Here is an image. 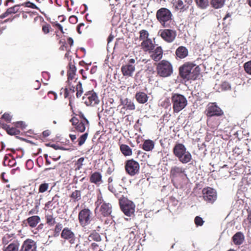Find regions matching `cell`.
<instances>
[{"label": "cell", "instance_id": "obj_1", "mask_svg": "<svg viewBox=\"0 0 251 251\" xmlns=\"http://www.w3.org/2000/svg\"><path fill=\"white\" fill-rule=\"evenodd\" d=\"M200 73V69L198 66L192 63H186L179 69L180 76L186 81L196 79Z\"/></svg>", "mask_w": 251, "mask_h": 251}, {"label": "cell", "instance_id": "obj_2", "mask_svg": "<svg viewBox=\"0 0 251 251\" xmlns=\"http://www.w3.org/2000/svg\"><path fill=\"white\" fill-rule=\"evenodd\" d=\"M157 74L162 77H169L172 74V65L168 61L163 60L159 63L156 67Z\"/></svg>", "mask_w": 251, "mask_h": 251}, {"label": "cell", "instance_id": "obj_3", "mask_svg": "<svg viewBox=\"0 0 251 251\" xmlns=\"http://www.w3.org/2000/svg\"><path fill=\"white\" fill-rule=\"evenodd\" d=\"M120 208L126 215L130 216L134 214L135 206L133 202L127 198H121L119 200Z\"/></svg>", "mask_w": 251, "mask_h": 251}, {"label": "cell", "instance_id": "obj_4", "mask_svg": "<svg viewBox=\"0 0 251 251\" xmlns=\"http://www.w3.org/2000/svg\"><path fill=\"white\" fill-rule=\"evenodd\" d=\"M173 108L175 112H178L184 109L187 105V101L185 97L180 94H175L172 97Z\"/></svg>", "mask_w": 251, "mask_h": 251}, {"label": "cell", "instance_id": "obj_5", "mask_svg": "<svg viewBox=\"0 0 251 251\" xmlns=\"http://www.w3.org/2000/svg\"><path fill=\"white\" fill-rule=\"evenodd\" d=\"M156 17L162 24H164L171 19L172 14L168 9L163 8L157 12Z\"/></svg>", "mask_w": 251, "mask_h": 251}, {"label": "cell", "instance_id": "obj_6", "mask_svg": "<svg viewBox=\"0 0 251 251\" xmlns=\"http://www.w3.org/2000/svg\"><path fill=\"white\" fill-rule=\"evenodd\" d=\"M203 196L206 202L214 203L217 198V193L214 189L206 188L203 189Z\"/></svg>", "mask_w": 251, "mask_h": 251}, {"label": "cell", "instance_id": "obj_7", "mask_svg": "<svg viewBox=\"0 0 251 251\" xmlns=\"http://www.w3.org/2000/svg\"><path fill=\"white\" fill-rule=\"evenodd\" d=\"M125 169L129 175L131 176H134L138 172L139 169V165L138 163L134 160H129L127 162Z\"/></svg>", "mask_w": 251, "mask_h": 251}, {"label": "cell", "instance_id": "obj_8", "mask_svg": "<svg viewBox=\"0 0 251 251\" xmlns=\"http://www.w3.org/2000/svg\"><path fill=\"white\" fill-rule=\"evenodd\" d=\"M91 212L89 210L86 209L81 211L79 215V223L82 226H85L88 224L91 221Z\"/></svg>", "mask_w": 251, "mask_h": 251}, {"label": "cell", "instance_id": "obj_9", "mask_svg": "<svg viewBox=\"0 0 251 251\" xmlns=\"http://www.w3.org/2000/svg\"><path fill=\"white\" fill-rule=\"evenodd\" d=\"M176 35V32L171 30H165L163 31L160 34V36L163 39L169 43L174 40Z\"/></svg>", "mask_w": 251, "mask_h": 251}, {"label": "cell", "instance_id": "obj_10", "mask_svg": "<svg viewBox=\"0 0 251 251\" xmlns=\"http://www.w3.org/2000/svg\"><path fill=\"white\" fill-rule=\"evenodd\" d=\"M36 243L32 240H27L23 243L20 251H36Z\"/></svg>", "mask_w": 251, "mask_h": 251}, {"label": "cell", "instance_id": "obj_11", "mask_svg": "<svg viewBox=\"0 0 251 251\" xmlns=\"http://www.w3.org/2000/svg\"><path fill=\"white\" fill-rule=\"evenodd\" d=\"M222 111L215 105H213L208 108L207 114L208 116H220L223 114Z\"/></svg>", "mask_w": 251, "mask_h": 251}, {"label": "cell", "instance_id": "obj_12", "mask_svg": "<svg viewBox=\"0 0 251 251\" xmlns=\"http://www.w3.org/2000/svg\"><path fill=\"white\" fill-rule=\"evenodd\" d=\"M186 152V148L184 145L178 144L176 145L174 149V153L175 155L179 159L184 155Z\"/></svg>", "mask_w": 251, "mask_h": 251}, {"label": "cell", "instance_id": "obj_13", "mask_svg": "<svg viewBox=\"0 0 251 251\" xmlns=\"http://www.w3.org/2000/svg\"><path fill=\"white\" fill-rule=\"evenodd\" d=\"M163 51L161 47H157L154 50L151 55V57L155 61L160 60L163 56Z\"/></svg>", "mask_w": 251, "mask_h": 251}, {"label": "cell", "instance_id": "obj_14", "mask_svg": "<svg viewBox=\"0 0 251 251\" xmlns=\"http://www.w3.org/2000/svg\"><path fill=\"white\" fill-rule=\"evenodd\" d=\"M142 49L145 52L152 51L154 49V45L153 44L152 41L149 39H147L143 41L141 44Z\"/></svg>", "mask_w": 251, "mask_h": 251}, {"label": "cell", "instance_id": "obj_15", "mask_svg": "<svg viewBox=\"0 0 251 251\" xmlns=\"http://www.w3.org/2000/svg\"><path fill=\"white\" fill-rule=\"evenodd\" d=\"M19 244L17 241H13L4 248V251H18Z\"/></svg>", "mask_w": 251, "mask_h": 251}, {"label": "cell", "instance_id": "obj_16", "mask_svg": "<svg viewBox=\"0 0 251 251\" xmlns=\"http://www.w3.org/2000/svg\"><path fill=\"white\" fill-rule=\"evenodd\" d=\"M176 55L180 59H184L188 56V50L182 46L179 47L176 50Z\"/></svg>", "mask_w": 251, "mask_h": 251}, {"label": "cell", "instance_id": "obj_17", "mask_svg": "<svg viewBox=\"0 0 251 251\" xmlns=\"http://www.w3.org/2000/svg\"><path fill=\"white\" fill-rule=\"evenodd\" d=\"M173 6L174 8L177 10H183L186 8V3L188 1H176L173 2Z\"/></svg>", "mask_w": 251, "mask_h": 251}, {"label": "cell", "instance_id": "obj_18", "mask_svg": "<svg viewBox=\"0 0 251 251\" xmlns=\"http://www.w3.org/2000/svg\"><path fill=\"white\" fill-rule=\"evenodd\" d=\"M134 70V67L130 65H125L122 68V72L124 76H129L131 75Z\"/></svg>", "mask_w": 251, "mask_h": 251}, {"label": "cell", "instance_id": "obj_19", "mask_svg": "<svg viewBox=\"0 0 251 251\" xmlns=\"http://www.w3.org/2000/svg\"><path fill=\"white\" fill-rule=\"evenodd\" d=\"M233 242L237 245L241 244L243 242L244 237L242 233H237L233 237Z\"/></svg>", "mask_w": 251, "mask_h": 251}, {"label": "cell", "instance_id": "obj_20", "mask_svg": "<svg viewBox=\"0 0 251 251\" xmlns=\"http://www.w3.org/2000/svg\"><path fill=\"white\" fill-rule=\"evenodd\" d=\"M100 211L103 215L108 216L111 214V208L109 204H104L101 206Z\"/></svg>", "mask_w": 251, "mask_h": 251}, {"label": "cell", "instance_id": "obj_21", "mask_svg": "<svg viewBox=\"0 0 251 251\" xmlns=\"http://www.w3.org/2000/svg\"><path fill=\"white\" fill-rule=\"evenodd\" d=\"M74 237L73 233L68 229H64L61 233V237L64 239L71 240Z\"/></svg>", "mask_w": 251, "mask_h": 251}, {"label": "cell", "instance_id": "obj_22", "mask_svg": "<svg viewBox=\"0 0 251 251\" xmlns=\"http://www.w3.org/2000/svg\"><path fill=\"white\" fill-rule=\"evenodd\" d=\"M135 98H136L137 101L140 104L145 103L148 100V97L147 95L142 92L137 93L135 96Z\"/></svg>", "mask_w": 251, "mask_h": 251}, {"label": "cell", "instance_id": "obj_23", "mask_svg": "<svg viewBox=\"0 0 251 251\" xmlns=\"http://www.w3.org/2000/svg\"><path fill=\"white\" fill-rule=\"evenodd\" d=\"M39 221L40 218L38 216H33L27 219V222L29 223V225L33 228L35 227L39 223Z\"/></svg>", "mask_w": 251, "mask_h": 251}, {"label": "cell", "instance_id": "obj_24", "mask_svg": "<svg viewBox=\"0 0 251 251\" xmlns=\"http://www.w3.org/2000/svg\"><path fill=\"white\" fill-rule=\"evenodd\" d=\"M154 142L150 140L145 141L143 145V149L145 151H150L154 148Z\"/></svg>", "mask_w": 251, "mask_h": 251}, {"label": "cell", "instance_id": "obj_25", "mask_svg": "<svg viewBox=\"0 0 251 251\" xmlns=\"http://www.w3.org/2000/svg\"><path fill=\"white\" fill-rule=\"evenodd\" d=\"M120 150L123 154H124L126 156H130L132 154L131 149L126 145H122L120 146Z\"/></svg>", "mask_w": 251, "mask_h": 251}, {"label": "cell", "instance_id": "obj_26", "mask_svg": "<svg viewBox=\"0 0 251 251\" xmlns=\"http://www.w3.org/2000/svg\"><path fill=\"white\" fill-rule=\"evenodd\" d=\"M101 177L100 174L95 173L90 177V182L95 184H98L101 182Z\"/></svg>", "mask_w": 251, "mask_h": 251}, {"label": "cell", "instance_id": "obj_27", "mask_svg": "<svg viewBox=\"0 0 251 251\" xmlns=\"http://www.w3.org/2000/svg\"><path fill=\"white\" fill-rule=\"evenodd\" d=\"M211 5L215 8H219L224 5L225 1L222 0H212L211 2Z\"/></svg>", "mask_w": 251, "mask_h": 251}, {"label": "cell", "instance_id": "obj_28", "mask_svg": "<svg viewBox=\"0 0 251 251\" xmlns=\"http://www.w3.org/2000/svg\"><path fill=\"white\" fill-rule=\"evenodd\" d=\"M191 159V155L188 152H186L182 157L179 158V160L182 163H185L190 161Z\"/></svg>", "mask_w": 251, "mask_h": 251}, {"label": "cell", "instance_id": "obj_29", "mask_svg": "<svg viewBox=\"0 0 251 251\" xmlns=\"http://www.w3.org/2000/svg\"><path fill=\"white\" fill-rule=\"evenodd\" d=\"M195 2L196 3L198 7L202 8H205L208 5V1L206 0L203 1H196Z\"/></svg>", "mask_w": 251, "mask_h": 251}, {"label": "cell", "instance_id": "obj_30", "mask_svg": "<svg viewBox=\"0 0 251 251\" xmlns=\"http://www.w3.org/2000/svg\"><path fill=\"white\" fill-rule=\"evenodd\" d=\"M244 70L246 73L248 74L251 75V61L246 63L244 65Z\"/></svg>", "mask_w": 251, "mask_h": 251}, {"label": "cell", "instance_id": "obj_31", "mask_svg": "<svg viewBox=\"0 0 251 251\" xmlns=\"http://www.w3.org/2000/svg\"><path fill=\"white\" fill-rule=\"evenodd\" d=\"M149 34L146 31H141L140 32V39L141 40H145L148 37Z\"/></svg>", "mask_w": 251, "mask_h": 251}, {"label": "cell", "instance_id": "obj_32", "mask_svg": "<svg viewBox=\"0 0 251 251\" xmlns=\"http://www.w3.org/2000/svg\"><path fill=\"white\" fill-rule=\"evenodd\" d=\"M194 221H195V224L197 226H201L204 223V221H203V219L199 216H197V217L195 218Z\"/></svg>", "mask_w": 251, "mask_h": 251}, {"label": "cell", "instance_id": "obj_33", "mask_svg": "<svg viewBox=\"0 0 251 251\" xmlns=\"http://www.w3.org/2000/svg\"><path fill=\"white\" fill-rule=\"evenodd\" d=\"M7 131L9 134H11V135H15V134H18L19 133V130H17V129H14V128H11V129H8V128Z\"/></svg>", "mask_w": 251, "mask_h": 251}, {"label": "cell", "instance_id": "obj_34", "mask_svg": "<svg viewBox=\"0 0 251 251\" xmlns=\"http://www.w3.org/2000/svg\"><path fill=\"white\" fill-rule=\"evenodd\" d=\"M87 134H85L80 137L79 141V145H82L83 144V143H85V141L86 140V138H87Z\"/></svg>", "mask_w": 251, "mask_h": 251}, {"label": "cell", "instance_id": "obj_35", "mask_svg": "<svg viewBox=\"0 0 251 251\" xmlns=\"http://www.w3.org/2000/svg\"><path fill=\"white\" fill-rule=\"evenodd\" d=\"M48 188V185L46 184H42L39 187V191L40 192H44L47 190Z\"/></svg>", "mask_w": 251, "mask_h": 251}, {"label": "cell", "instance_id": "obj_36", "mask_svg": "<svg viewBox=\"0 0 251 251\" xmlns=\"http://www.w3.org/2000/svg\"><path fill=\"white\" fill-rule=\"evenodd\" d=\"M71 197L75 200H78L80 198V193L79 191H76L71 195Z\"/></svg>", "mask_w": 251, "mask_h": 251}, {"label": "cell", "instance_id": "obj_37", "mask_svg": "<svg viewBox=\"0 0 251 251\" xmlns=\"http://www.w3.org/2000/svg\"><path fill=\"white\" fill-rule=\"evenodd\" d=\"M76 129L78 131H80V132H83L85 130V126L82 123H81L76 127Z\"/></svg>", "mask_w": 251, "mask_h": 251}, {"label": "cell", "instance_id": "obj_38", "mask_svg": "<svg viewBox=\"0 0 251 251\" xmlns=\"http://www.w3.org/2000/svg\"><path fill=\"white\" fill-rule=\"evenodd\" d=\"M248 219L249 222L250 223V225H251V212L250 214H249V215Z\"/></svg>", "mask_w": 251, "mask_h": 251}, {"label": "cell", "instance_id": "obj_39", "mask_svg": "<svg viewBox=\"0 0 251 251\" xmlns=\"http://www.w3.org/2000/svg\"><path fill=\"white\" fill-rule=\"evenodd\" d=\"M248 4L249 5H250V7H251V0H250V1L248 2Z\"/></svg>", "mask_w": 251, "mask_h": 251}, {"label": "cell", "instance_id": "obj_40", "mask_svg": "<svg viewBox=\"0 0 251 251\" xmlns=\"http://www.w3.org/2000/svg\"><path fill=\"white\" fill-rule=\"evenodd\" d=\"M234 251V250H230V251Z\"/></svg>", "mask_w": 251, "mask_h": 251}]
</instances>
